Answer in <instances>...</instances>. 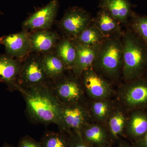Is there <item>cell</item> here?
I'll use <instances>...</instances> for the list:
<instances>
[{"label":"cell","instance_id":"obj_1","mask_svg":"<svg viewBox=\"0 0 147 147\" xmlns=\"http://www.w3.org/2000/svg\"><path fill=\"white\" fill-rule=\"evenodd\" d=\"M27 113L35 122L47 124L55 123L62 128L61 106L47 86L21 87Z\"/></svg>","mask_w":147,"mask_h":147},{"label":"cell","instance_id":"obj_2","mask_svg":"<svg viewBox=\"0 0 147 147\" xmlns=\"http://www.w3.org/2000/svg\"><path fill=\"white\" fill-rule=\"evenodd\" d=\"M123 74L133 80L142 75L147 65V43L136 33H127L123 42Z\"/></svg>","mask_w":147,"mask_h":147},{"label":"cell","instance_id":"obj_3","mask_svg":"<svg viewBox=\"0 0 147 147\" xmlns=\"http://www.w3.org/2000/svg\"><path fill=\"white\" fill-rule=\"evenodd\" d=\"M95 62L108 76H115L123 64L122 42L117 38L102 42Z\"/></svg>","mask_w":147,"mask_h":147},{"label":"cell","instance_id":"obj_4","mask_svg":"<svg viewBox=\"0 0 147 147\" xmlns=\"http://www.w3.org/2000/svg\"><path fill=\"white\" fill-rule=\"evenodd\" d=\"M57 100L61 104L70 105L82 102L84 90L76 79L64 78L50 82L48 86Z\"/></svg>","mask_w":147,"mask_h":147},{"label":"cell","instance_id":"obj_5","mask_svg":"<svg viewBox=\"0 0 147 147\" xmlns=\"http://www.w3.org/2000/svg\"><path fill=\"white\" fill-rule=\"evenodd\" d=\"M50 82L43 68L41 58L35 56L27 58L22 65L19 79L21 87L48 86Z\"/></svg>","mask_w":147,"mask_h":147},{"label":"cell","instance_id":"obj_6","mask_svg":"<svg viewBox=\"0 0 147 147\" xmlns=\"http://www.w3.org/2000/svg\"><path fill=\"white\" fill-rule=\"evenodd\" d=\"M60 105L62 122L61 131L66 133L72 131L80 134L82 129L88 123L89 114L86 108L82 105V102Z\"/></svg>","mask_w":147,"mask_h":147},{"label":"cell","instance_id":"obj_7","mask_svg":"<svg viewBox=\"0 0 147 147\" xmlns=\"http://www.w3.org/2000/svg\"><path fill=\"white\" fill-rule=\"evenodd\" d=\"M59 3L53 0L25 20L22 26L25 30H44L50 28L57 16Z\"/></svg>","mask_w":147,"mask_h":147},{"label":"cell","instance_id":"obj_8","mask_svg":"<svg viewBox=\"0 0 147 147\" xmlns=\"http://www.w3.org/2000/svg\"><path fill=\"white\" fill-rule=\"evenodd\" d=\"M22 65L20 60L0 53V82L5 84L10 92L20 91L19 79Z\"/></svg>","mask_w":147,"mask_h":147},{"label":"cell","instance_id":"obj_9","mask_svg":"<svg viewBox=\"0 0 147 147\" xmlns=\"http://www.w3.org/2000/svg\"><path fill=\"white\" fill-rule=\"evenodd\" d=\"M30 34L26 30L0 37V44L4 46L5 54L21 59L31 52Z\"/></svg>","mask_w":147,"mask_h":147},{"label":"cell","instance_id":"obj_10","mask_svg":"<svg viewBox=\"0 0 147 147\" xmlns=\"http://www.w3.org/2000/svg\"><path fill=\"white\" fill-rule=\"evenodd\" d=\"M90 21V16L86 11L74 7L66 12L61 21V27L67 34L77 37L88 26Z\"/></svg>","mask_w":147,"mask_h":147},{"label":"cell","instance_id":"obj_11","mask_svg":"<svg viewBox=\"0 0 147 147\" xmlns=\"http://www.w3.org/2000/svg\"><path fill=\"white\" fill-rule=\"evenodd\" d=\"M83 84L88 95L96 100H104L111 93L109 84L100 76L89 68L84 71Z\"/></svg>","mask_w":147,"mask_h":147},{"label":"cell","instance_id":"obj_12","mask_svg":"<svg viewBox=\"0 0 147 147\" xmlns=\"http://www.w3.org/2000/svg\"><path fill=\"white\" fill-rule=\"evenodd\" d=\"M101 44L90 46L84 45L79 41L74 44L76 57L71 69L76 76H81L84 71L90 68L95 61Z\"/></svg>","mask_w":147,"mask_h":147},{"label":"cell","instance_id":"obj_13","mask_svg":"<svg viewBox=\"0 0 147 147\" xmlns=\"http://www.w3.org/2000/svg\"><path fill=\"white\" fill-rule=\"evenodd\" d=\"M80 135L85 142L96 147H111L113 142L108 129L96 124L87 123Z\"/></svg>","mask_w":147,"mask_h":147},{"label":"cell","instance_id":"obj_14","mask_svg":"<svg viewBox=\"0 0 147 147\" xmlns=\"http://www.w3.org/2000/svg\"><path fill=\"white\" fill-rule=\"evenodd\" d=\"M124 100L130 108L142 107L147 105V82L139 80L131 84L124 94Z\"/></svg>","mask_w":147,"mask_h":147},{"label":"cell","instance_id":"obj_15","mask_svg":"<svg viewBox=\"0 0 147 147\" xmlns=\"http://www.w3.org/2000/svg\"><path fill=\"white\" fill-rule=\"evenodd\" d=\"M126 136L138 142L147 132V115L142 111L134 112L127 121L125 127Z\"/></svg>","mask_w":147,"mask_h":147},{"label":"cell","instance_id":"obj_16","mask_svg":"<svg viewBox=\"0 0 147 147\" xmlns=\"http://www.w3.org/2000/svg\"><path fill=\"white\" fill-rule=\"evenodd\" d=\"M57 39V34L54 32L37 31L30 36L31 52L47 53L55 47Z\"/></svg>","mask_w":147,"mask_h":147},{"label":"cell","instance_id":"obj_17","mask_svg":"<svg viewBox=\"0 0 147 147\" xmlns=\"http://www.w3.org/2000/svg\"><path fill=\"white\" fill-rule=\"evenodd\" d=\"M99 6L119 22H126L131 13V4L129 0H102Z\"/></svg>","mask_w":147,"mask_h":147},{"label":"cell","instance_id":"obj_18","mask_svg":"<svg viewBox=\"0 0 147 147\" xmlns=\"http://www.w3.org/2000/svg\"><path fill=\"white\" fill-rule=\"evenodd\" d=\"M41 60L44 70L50 82L58 80L63 76L66 68L57 55L47 53L41 58Z\"/></svg>","mask_w":147,"mask_h":147},{"label":"cell","instance_id":"obj_19","mask_svg":"<svg viewBox=\"0 0 147 147\" xmlns=\"http://www.w3.org/2000/svg\"><path fill=\"white\" fill-rule=\"evenodd\" d=\"M57 56L66 69H72L76 57V48L73 42L67 39L61 40L57 45Z\"/></svg>","mask_w":147,"mask_h":147},{"label":"cell","instance_id":"obj_20","mask_svg":"<svg viewBox=\"0 0 147 147\" xmlns=\"http://www.w3.org/2000/svg\"><path fill=\"white\" fill-rule=\"evenodd\" d=\"M117 21L107 10L101 9L97 15L96 26L104 36L118 32L119 31Z\"/></svg>","mask_w":147,"mask_h":147},{"label":"cell","instance_id":"obj_21","mask_svg":"<svg viewBox=\"0 0 147 147\" xmlns=\"http://www.w3.org/2000/svg\"><path fill=\"white\" fill-rule=\"evenodd\" d=\"M69 138L64 131H47L42 135L40 143L42 147H68Z\"/></svg>","mask_w":147,"mask_h":147},{"label":"cell","instance_id":"obj_22","mask_svg":"<svg viewBox=\"0 0 147 147\" xmlns=\"http://www.w3.org/2000/svg\"><path fill=\"white\" fill-rule=\"evenodd\" d=\"M109 118L108 129L114 142L123 135L127 121L125 116L121 111H116Z\"/></svg>","mask_w":147,"mask_h":147},{"label":"cell","instance_id":"obj_23","mask_svg":"<svg viewBox=\"0 0 147 147\" xmlns=\"http://www.w3.org/2000/svg\"><path fill=\"white\" fill-rule=\"evenodd\" d=\"M104 35L96 26L86 27L77 37L80 43L87 45H95L103 42Z\"/></svg>","mask_w":147,"mask_h":147},{"label":"cell","instance_id":"obj_24","mask_svg":"<svg viewBox=\"0 0 147 147\" xmlns=\"http://www.w3.org/2000/svg\"><path fill=\"white\" fill-rule=\"evenodd\" d=\"M110 108V103L105 99L98 100L92 104V113L95 117L98 120L104 121L109 117Z\"/></svg>","mask_w":147,"mask_h":147},{"label":"cell","instance_id":"obj_25","mask_svg":"<svg viewBox=\"0 0 147 147\" xmlns=\"http://www.w3.org/2000/svg\"><path fill=\"white\" fill-rule=\"evenodd\" d=\"M132 27L135 33L147 43V16L134 15Z\"/></svg>","mask_w":147,"mask_h":147},{"label":"cell","instance_id":"obj_26","mask_svg":"<svg viewBox=\"0 0 147 147\" xmlns=\"http://www.w3.org/2000/svg\"><path fill=\"white\" fill-rule=\"evenodd\" d=\"M69 138L68 147H96L85 142L80 134L70 131L67 133Z\"/></svg>","mask_w":147,"mask_h":147},{"label":"cell","instance_id":"obj_27","mask_svg":"<svg viewBox=\"0 0 147 147\" xmlns=\"http://www.w3.org/2000/svg\"><path fill=\"white\" fill-rule=\"evenodd\" d=\"M18 147H42L40 142H37L31 137L27 135L19 140Z\"/></svg>","mask_w":147,"mask_h":147},{"label":"cell","instance_id":"obj_28","mask_svg":"<svg viewBox=\"0 0 147 147\" xmlns=\"http://www.w3.org/2000/svg\"><path fill=\"white\" fill-rule=\"evenodd\" d=\"M134 147H147V132L141 140L135 143Z\"/></svg>","mask_w":147,"mask_h":147},{"label":"cell","instance_id":"obj_29","mask_svg":"<svg viewBox=\"0 0 147 147\" xmlns=\"http://www.w3.org/2000/svg\"><path fill=\"white\" fill-rule=\"evenodd\" d=\"M117 147H134L130 146L129 144L125 142H121L119 143Z\"/></svg>","mask_w":147,"mask_h":147},{"label":"cell","instance_id":"obj_30","mask_svg":"<svg viewBox=\"0 0 147 147\" xmlns=\"http://www.w3.org/2000/svg\"><path fill=\"white\" fill-rule=\"evenodd\" d=\"M2 147H15L12 145L9 144H5Z\"/></svg>","mask_w":147,"mask_h":147},{"label":"cell","instance_id":"obj_31","mask_svg":"<svg viewBox=\"0 0 147 147\" xmlns=\"http://www.w3.org/2000/svg\"><path fill=\"white\" fill-rule=\"evenodd\" d=\"M2 14H3V12L0 9V15H2Z\"/></svg>","mask_w":147,"mask_h":147}]
</instances>
